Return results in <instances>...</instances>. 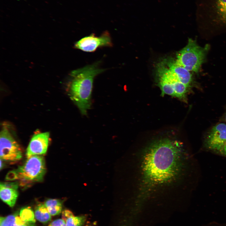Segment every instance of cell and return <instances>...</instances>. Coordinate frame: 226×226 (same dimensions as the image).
<instances>
[{"label":"cell","mask_w":226,"mask_h":226,"mask_svg":"<svg viewBox=\"0 0 226 226\" xmlns=\"http://www.w3.org/2000/svg\"><path fill=\"white\" fill-rule=\"evenodd\" d=\"M181 145L168 137L158 140L148 148L144 159L147 178L153 182H162L174 175L179 168Z\"/></svg>","instance_id":"obj_1"},{"label":"cell","mask_w":226,"mask_h":226,"mask_svg":"<svg viewBox=\"0 0 226 226\" xmlns=\"http://www.w3.org/2000/svg\"><path fill=\"white\" fill-rule=\"evenodd\" d=\"M98 62L72 71L69 84L70 98L82 114L86 115L91 105V94L95 77L105 71Z\"/></svg>","instance_id":"obj_2"},{"label":"cell","mask_w":226,"mask_h":226,"mask_svg":"<svg viewBox=\"0 0 226 226\" xmlns=\"http://www.w3.org/2000/svg\"><path fill=\"white\" fill-rule=\"evenodd\" d=\"M46 169L44 157L35 155L27 159L22 165L10 171L6 175L8 180H18L20 185L25 186L32 183L42 181Z\"/></svg>","instance_id":"obj_3"},{"label":"cell","mask_w":226,"mask_h":226,"mask_svg":"<svg viewBox=\"0 0 226 226\" xmlns=\"http://www.w3.org/2000/svg\"><path fill=\"white\" fill-rule=\"evenodd\" d=\"M156 70V80L161 91V95H170L187 102V95L191 88L180 82L163 60L157 65Z\"/></svg>","instance_id":"obj_4"},{"label":"cell","mask_w":226,"mask_h":226,"mask_svg":"<svg viewBox=\"0 0 226 226\" xmlns=\"http://www.w3.org/2000/svg\"><path fill=\"white\" fill-rule=\"evenodd\" d=\"M209 46H199L196 40L189 38L187 44L176 55L177 64L190 72L197 73L204 62Z\"/></svg>","instance_id":"obj_5"},{"label":"cell","mask_w":226,"mask_h":226,"mask_svg":"<svg viewBox=\"0 0 226 226\" xmlns=\"http://www.w3.org/2000/svg\"><path fill=\"white\" fill-rule=\"evenodd\" d=\"M0 159L3 160L13 162L21 159V149L6 127H3L0 132Z\"/></svg>","instance_id":"obj_6"},{"label":"cell","mask_w":226,"mask_h":226,"mask_svg":"<svg viewBox=\"0 0 226 226\" xmlns=\"http://www.w3.org/2000/svg\"><path fill=\"white\" fill-rule=\"evenodd\" d=\"M113 44L110 33L105 31L100 36L93 34L84 37L76 42L74 45L76 49L87 52H92L102 47H111Z\"/></svg>","instance_id":"obj_7"},{"label":"cell","mask_w":226,"mask_h":226,"mask_svg":"<svg viewBox=\"0 0 226 226\" xmlns=\"http://www.w3.org/2000/svg\"><path fill=\"white\" fill-rule=\"evenodd\" d=\"M226 142V124H218L208 133L205 144L208 149L220 153Z\"/></svg>","instance_id":"obj_8"},{"label":"cell","mask_w":226,"mask_h":226,"mask_svg":"<svg viewBox=\"0 0 226 226\" xmlns=\"http://www.w3.org/2000/svg\"><path fill=\"white\" fill-rule=\"evenodd\" d=\"M49 136L48 132L37 133L33 136L26 150L27 159L34 155H42L46 153Z\"/></svg>","instance_id":"obj_9"},{"label":"cell","mask_w":226,"mask_h":226,"mask_svg":"<svg viewBox=\"0 0 226 226\" xmlns=\"http://www.w3.org/2000/svg\"><path fill=\"white\" fill-rule=\"evenodd\" d=\"M164 62L173 74L181 83L191 88L193 81L190 72L177 63L171 58L163 59Z\"/></svg>","instance_id":"obj_10"},{"label":"cell","mask_w":226,"mask_h":226,"mask_svg":"<svg viewBox=\"0 0 226 226\" xmlns=\"http://www.w3.org/2000/svg\"><path fill=\"white\" fill-rule=\"evenodd\" d=\"M18 183L17 182H2L0 185L1 199L11 207L14 206L18 196Z\"/></svg>","instance_id":"obj_11"},{"label":"cell","mask_w":226,"mask_h":226,"mask_svg":"<svg viewBox=\"0 0 226 226\" xmlns=\"http://www.w3.org/2000/svg\"><path fill=\"white\" fill-rule=\"evenodd\" d=\"M0 226H36L35 223H27L20 218L19 212L6 217H1Z\"/></svg>","instance_id":"obj_12"},{"label":"cell","mask_w":226,"mask_h":226,"mask_svg":"<svg viewBox=\"0 0 226 226\" xmlns=\"http://www.w3.org/2000/svg\"><path fill=\"white\" fill-rule=\"evenodd\" d=\"M62 218L65 221L66 226H82L87 220L85 215L75 216L72 212L68 209L62 211Z\"/></svg>","instance_id":"obj_13"},{"label":"cell","mask_w":226,"mask_h":226,"mask_svg":"<svg viewBox=\"0 0 226 226\" xmlns=\"http://www.w3.org/2000/svg\"><path fill=\"white\" fill-rule=\"evenodd\" d=\"M34 214L35 219L43 224H46L51 220V215L44 203H39L36 205Z\"/></svg>","instance_id":"obj_14"},{"label":"cell","mask_w":226,"mask_h":226,"mask_svg":"<svg viewBox=\"0 0 226 226\" xmlns=\"http://www.w3.org/2000/svg\"><path fill=\"white\" fill-rule=\"evenodd\" d=\"M44 204L51 216L57 215L62 212V200L57 199H49L45 202Z\"/></svg>","instance_id":"obj_15"},{"label":"cell","mask_w":226,"mask_h":226,"mask_svg":"<svg viewBox=\"0 0 226 226\" xmlns=\"http://www.w3.org/2000/svg\"><path fill=\"white\" fill-rule=\"evenodd\" d=\"M213 8L217 18L221 22L226 23V0H215Z\"/></svg>","instance_id":"obj_16"},{"label":"cell","mask_w":226,"mask_h":226,"mask_svg":"<svg viewBox=\"0 0 226 226\" xmlns=\"http://www.w3.org/2000/svg\"><path fill=\"white\" fill-rule=\"evenodd\" d=\"M19 215L21 219L25 222L34 223L35 222V214L29 207L22 208L20 211Z\"/></svg>","instance_id":"obj_17"},{"label":"cell","mask_w":226,"mask_h":226,"mask_svg":"<svg viewBox=\"0 0 226 226\" xmlns=\"http://www.w3.org/2000/svg\"><path fill=\"white\" fill-rule=\"evenodd\" d=\"M48 226H66V224L63 219H58L52 221Z\"/></svg>","instance_id":"obj_18"},{"label":"cell","mask_w":226,"mask_h":226,"mask_svg":"<svg viewBox=\"0 0 226 226\" xmlns=\"http://www.w3.org/2000/svg\"><path fill=\"white\" fill-rule=\"evenodd\" d=\"M220 153L224 156H226V142L224 144L222 149L220 151Z\"/></svg>","instance_id":"obj_19"},{"label":"cell","mask_w":226,"mask_h":226,"mask_svg":"<svg viewBox=\"0 0 226 226\" xmlns=\"http://www.w3.org/2000/svg\"><path fill=\"white\" fill-rule=\"evenodd\" d=\"M2 159H0V169H1L2 168V167L3 166V161H2Z\"/></svg>","instance_id":"obj_20"},{"label":"cell","mask_w":226,"mask_h":226,"mask_svg":"<svg viewBox=\"0 0 226 226\" xmlns=\"http://www.w3.org/2000/svg\"><path fill=\"white\" fill-rule=\"evenodd\" d=\"M225 121H226V114L225 116Z\"/></svg>","instance_id":"obj_21"},{"label":"cell","mask_w":226,"mask_h":226,"mask_svg":"<svg viewBox=\"0 0 226 226\" xmlns=\"http://www.w3.org/2000/svg\"></svg>","instance_id":"obj_22"}]
</instances>
